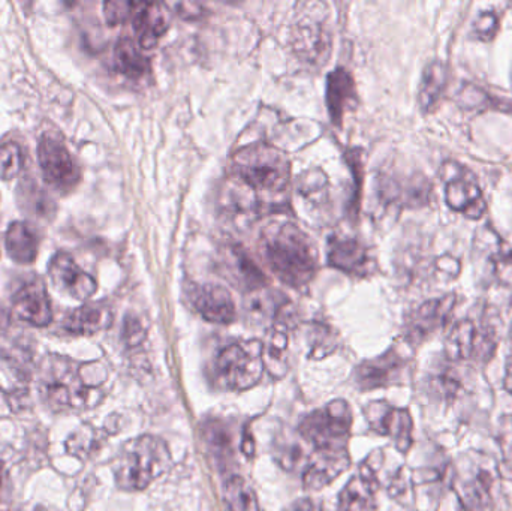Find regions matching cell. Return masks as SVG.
Listing matches in <instances>:
<instances>
[{"label":"cell","instance_id":"obj_13","mask_svg":"<svg viewBox=\"0 0 512 511\" xmlns=\"http://www.w3.org/2000/svg\"><path fill=\"white\" fill-rule=\"evenodd\" d=\"M291 41L295 54L304 62L321 66L330 56V30L315 18L306 17L295 23Z\"/></svg>","mask_w":512,"mask_h":511},{"label":"cell","instance_id":"obj_12","mask_svg":"<svg viewBox=\"0 0 512 511\" xmlns=\"http://www.w3.org/2000/svg\"><path fill=\"white\" fill-rule=\"evenodd\" d=\"M12 312L30 326L47 327L53 321L50 296L41 279H29L15 291Z\"/></svg>","mask_w":512,"mask_h":511},{"label":"cell","instance_id":"obj_36","mask_svg":"<svg viewBox=\"0 0 512 511\" xmlns=\"http://www.w3.org/2000/svg\"><path fill=\"white\" fill-rule=\"evenodd\" d=\"M135 2H107L104 5L105 20L110 26L131 21Z\"/></svg>","mask_w":512,"mask_h":511},{"label":"cell","instance_id":"obj_42","mask_svg":"<svg viewBox=\"0 0 512 511\" xmlns=\"http://www.w3.org/2000/svg\"><path fill=\"white\" fill-rule=\"evenodd\" d=\"M242 452L249 458L255 455V441L249 434H243Z\"/></svg>","mask_w":512,"mask_h":511},{"label":"cell","instance_id":"obj_37","mask_svg":"<svg viewBox=\"0 0 512 511\" xmlns=\"http://www.w3.org/2000/svg\"><path fill=\"white\" fill-rule=\"evenodd\" d=\"M499 29L498 17L493 11L481 12L478 17L477 23L474 24L475 35L484 41H490L495 38L496 32Z\"/></svg>","mask_w":512,"mask_h":511},{"label":"cell","instance_id":"obj_2","mask_svg":"<svg viewBox=\"0 0 512 511\" xmlns=\"http://www.w3.org/2000/svg\"><path fill=\"white\" fill-rule=\"evenodd\" d=\"M259 251L268 269L292 288L309 284L318 270L316 246L291 222L268 225L259 239Z\"/></svg>","mask_w":512,"mask_h":511},{"label":"cell","instance_id":"obj_14","mask_svg":"<svg viewBox=\"0 0 512 511\" xmlns=\"http://www.w3.org/2000/svg\"><path fill=\"white\" fill-rule=\"evenodd\" d=\"M198 314L213 324H230L236 320V305L227 288L219 284L197 285L191 294Z\"/></svg>","mask_w":512,"mask_h":511},{"label":"cell","instance_id":"obj_19","mask_svg":"<svg viewBox=\"0 0 512 511\" xmlns=\"http://www.w3.org/2000/svg\"><path fill=\"white\" fill-rule=\"evenodd\" d=\"M328 263L349 275L364 276L372 270L366 246L357 239L334 237L328 246Z\"/></svg>","mask_w":512,"mask_h":511},{"label":"cell","instance_id":"obj_10","mask_svg":"<svg viewBox=\"0 0 512 511\" xmlns=\"http://www.w3.org/2000/svg\"><path fill=\"white\" fill-rule=\"evenodd\" d=\"M366 417L373 431L390 437L399 452L406 453L411 449L414 422L408 410L379 401L367 405Z\"/></svg>","mask_w":512,"mask_h":511},{"label":"cell","instance_id":"obj_7","mask_svg":"<svg viewBox=\"0 0 512 511\" xmlns=\"http://www.w3.org/2000/svg\"><path fill=\"white\" fill-rule=\"evenodd\" d=\"M496 348V332L492 323L465 318L456 323L447 338L448 357L454 362L489 359Z\"/></svg>","mask_w":512,"mask_h":511},{"label":"cell","instance_id":"obj_22","mask_svg":"<svg viewBox=\"0 0 512 511\" xmlns=\"http://www.w3.org/2000/svg\"><path fill=\"white\" fill-rule=\"evenodd\" d=\"M378 479L369 467L363 465L361 473L349 480L339 497V511H376Z\"/></svg>","mask_w":512,"mask_h":511},{"label":"cell","instance_id":"obj_33","mask_svg":"<svg viewBox=\"0 0 512 511\" xmlns=\"http://www.w3.org/2000/svg\"><path fill=\"white\" fill-rule=\"evenodd\" d=\"M24 161L26 158L20 144L11 143V141L0 144V179L8 182L20 176Z\"/></svg>","mask_w":512,"mask_h":511},{"label":"cell","instance_id":"obj_16","mask_svg":"<svg viewBox=\"0 0 512 511\" xmlns=\"http://www.w3.org/2000/svg\"><path fill=\"white\" fill-rule=\"evenodd\" d=\"M132 26L137 33V44L143 50L155 47L170 27L171 15L164 3H135Z\"/></svg>","mask_w":512,"mask_h":511},{"label":"cell","instance_id":"obj_17","mask_svg":"<svg viewBox=\"0 0 512 511\" xmlns=\"http://www.w3.org/2000/svg\"><path fill=\"white\" fill-rule=\"evenodd\" d=\"M403 369H405V362L396 353L390 351L378 359L361 363L355 369L354 381L358 389L370 392V390L381 389L396 383Z\"/></svg>","mask_w":512,"mask_h":511},{"label":"cell","instance_id":"obj_15","mask_svg":"<svg viewBox=\"0 0 512 511\" xmlns=\"http://www.w3.org/2000/svg\"><path fill=\"white\" fill-rule=\"evenodd\" d=\"M456 302V296L448 294V296L423 303L409 317L408 324H406L408 338L414 342H421L436 330L441 329L450 318L451 312L454 311Z\"/></svg>","mask_w":512,"mask_h":511},{"label":"cell","instance_id":"obj_25","mask_svg":"<svg viewBox=\"0 0 512 511\" xmlns=\"http://www.w3.org/2000/svg\"><path fill=\"white\" fill-rule=\"evenodd\" d=\"M17 201L20 209L32 218L51 221L56 215L57 207L53 198L30 177L21 180L18 185Z\"/></svg>","mask_w":512,"mask_h":511},{"label":"cell","instance_id":"obj_34","mask_svg":"<svg viewBox=\"0 0 512 511\" xmlns=\"http://www.w3.org/2000/svg\"><path fill=\"white\" fill-rule=\"evenodd\" d=\"M310 357L312 359H324L330 356L337 347L336 336L328 327L315 324L310 330Z\"/></svg>","mask_w":512,"mask_h":511},{"label":"cell","instance_id":"obj_5","mask_svg":"<svg viewBox=\"0 0 512 511\" xmlns=\"http://www.w3.org/2000/svg\"><path fill=\"white\" fill-rule=\"evenodd\" d=\"M348 402L336 399L301 420L298 435L315 450H346L352 428Z\"/></svg>","mask_w":512,"mask_h":511},{"label":"cell","instance_id":"obj_27","mask_svg":"<svg viewBox=\"0 0 512 511\" xmlns=\"http://www.w3.org/2000/svg\"><path fill=\"white\" fill-rule=\"evenodd\" d=\"M117 69L131 80H141L150 74V60L144 56L140 45L129 38L117 42L114 50Z\"/></svg>","mask_w":512,"mask_h":511},{"label":"cell","instance_id":"obj_39","mask_svg":"<svg viewBox=\"0 0 512 511\" xmlns=\"http://www.w3.org/2000/svg\"><path fill=\"white\" fill-rule=\"evenodd\" d=\"M146 338V330L141 326L137 318H126L125 326H123V339L129 347L141 344V341Z\"/></svg>","mask_w":512,"mask_h":511},{"label":"cell","instance_id":"obj_32","mask_svg":"<svg viewBox=\"0 0 512 511\" xmlns=\"http://www.w3.org/2000/svg\"><path fill=\"white\" fill-rule=\"evenodd\" d=\"M227 511H261L254 489L239 476H233L224 488Z\"/></svg>","mask_w":512,"mask_h":511},{"label":"cell","instance_id":"obj_4","mask_svg":"<svg viewBox=\"0 0 512 511\" xmlns=\"http://www.w3.org/2000/svg\"><path fill=\"white\" fill-rule=\"evenodd\" d=\"M231 168L246 186L258 192L279 194L291 182L288 156L270 144L255 143L237 150Z\"/></svg>","mask_w":512,"mask_h":511},{"label":"cell","instance_id":"obj_9","mask_svg":"<svg viewBox=\"0 0 512 511\" xmlns=\"http://www.w3.org/2000/svg\"><path fill=\"white\" fill-rule=\"evenodd\" d=\"M475 255L490 282L512 284V234L501 237L492 228L484 227L475 240Z\"/></svg>","mask_w":512,"mask_h":511},{"label":"cell","instance_id":"obj_30","mask_svg":"<svg viewBox=\"0 0 512 511\" xmlns=\"http://www.w3.org/2000/svg\"><path fill=\"white\" fill-rule=\"evenodd\" d=\"M286 351H288V336L285 330H273L270 341L262 348V360H264L265 371L274 380H282L288 372Z\"/></svg>","mask_w":512,"mask_h":511},{"label":"cell","instance_id":"obj_20","mask_svg":"<svg viewBox=\"0 0 512 511\" xmlns=\"http://www.w3.org/2000/svg\"><path fill=\"white\" fill-rule=\"evenodd\" d=\"M357 86L346 68L334 69L327 77V107L331 122L342 126L343 117L357 104Z\"/></svg>","mask_w":512,"mask_h":511},{"label":"cell","instance_id":"obj_29","mask_svg":"<svg viewBox=\"0 0 512 511\" xmlns=\"http://www.w3.org/2000/svg\"><path fill=\"white\" fill-rule=\"evenodd\" d=\"M430 186L426 179H408L399 182L396 179H385L382 182V194L388 201L402 203L403 206H421L429 197Z\"/></svg>","mask_w":512,"mask_h":511},{"label":"cell","instance_id":"obj_31","mask_svg":"<svg viewBox=\"0 0 512 511\" xmlns=\"http://www.w3.org/2000/svg\"><path fill=\"white\" fill-rule=\"evenodd\" d=\"M230 428L222 422H210L204 426V440L213 458L224 467L233 458L234 441Z\"/></svg>","mask_w":512,"mask_h":511},{"label":"cell","instance_id":"obj_28","mask_svg":"<svg viewBox=\"0 0 512 511\" xmlns=\"http://www.w3.org/2000/svg\"><path fill=\"white\" fill-rule=\"evenodd\" d=\"M448 72L444 63L435 60L424 68L418 90V104L421 110L430 111L436 107L447 87Z\"/></svg>","mask_w":512,"mask_h":511},{"label":"cell","instance_id":"obj_1","mask_svg":"<svg viewBox=\"0 0 512 511\" xmlns=\"http://www.w3.org/2000/svg\"><path fill=\"white\" fill-rule=\"evenodd\" d=\"M108 372L102 363H75L62 356L44 360L38 372V392L44 404L56 413L89 410L104 398Z\"/></svg>","mask_w":512,"mask_h":511},{"label":"cell","instance_id":"obj_43","mask_svg":"<svg viewBox=\"0 0 512 511\" xmlns=\"http://www.w3.org/2000/svg\"><path fill=\"white\" fill-rule=\"evenodd\" d=\"M8 324H9L8 314H6L5 309H3L2 306H0V333H2L3 330H5L6 327H8Z\"/></svg>","mask_w":512,"mask_h":511},{"label":"cell","instance_id":"obj_8","mask_svg":"<svg viewBox=\"0 0 512 511\" xmlns=\"http://www.w3.org/2000/svg\"><path fill=\"white\" fill-rule=\"evenodd\" d=\"M38 161L44 179L56 191L68 194L80 183L81 171L71 152L57 138L44 135L39 141Z\"/></svg>","mask_w":512,"mask_h":511},{"label":"cell","instance_id":"obj_26","mask_svg":"<svg viewBox=\"0 0 512 511\" xmlns=\"http://www.w3.org/2000/svg\"><path fill=\"white\" fill-rule=\"evenodd\" d=\"M224 263L228 275L231 276V282L239 285L242 290L255 293L267 285L264 273L256 267L254 261L245 252L231 249L230 252H227Z\"/></svg>","mask_w":512,"mask_h":511},{"label":"cell","instance_id":"obj_40","mask_svg":"<svg viewBox=\"0 0 512 511\" xmlns=\"http://www.w3.org/2000/svg\"><path fill=\"white\" fill-rule=\"evenodd\" d=\"M504 386L505 389H507V392H510L512 395V327L510 332V342H508V356L507 366H505Z\"/></svg>","mask_w":512,"mask_h":511},{"label":"cell","instance_id":"obj_11","mask_svg":"<svg viewBox=\"0 0 512 511\" xmlns=\"http://www.w3.org/2000/svg\"><path fill=\"white\" fill-rule=\"evenodd\" d=\"M48 276L57 290L75 300H87L96 293L98 284L84 272L71 255L57 252L48 264Z\"/></svg>","mask_w":512,"mask_h":511},{"label":"cell","instance_id":"obj_41","mask_svg":"<svg viewBox=\"0 0 512 511\" xmlns=\"http://www.w3.org/2000/svg\"><path fill=\"white\" fill-rule=\"evenodd\" d=\"M286 511H319V509L312 500L303 498V500L295 501V503Z\"/></svg>","mask_w":512,"mask_h":511},{"label":"cell","instance_id":"obj_3","mask_svg":"<svg viewBox=\"0 0 512 511\" xmlns=\"http://www.w3.org/2000/svg\"><path fill=\"white\" fill-rule=\"evenodd\" d=\"M173 459L167 443L152 435L129 441L114 462V479L123 491L138 492L149 488L170 470Z\"/></svg>","mask_w":512,"mask_h":511},{"label":"cell","instance_id":"obj_23","mask_svg":"<svg viewBox=\"0 0 512 511\" xmlns=\"http://www.w3.org/2000/svg\"><path fill=\"white\" fill-rule=\"evenodd\" d=\"M113 323V311L105 303H86L66 315L63 329L71 335L90 336L108 329Z\"/></svg>","mask_w":512,"mask_h":511},{"label":"cell","instance_id":"obj_38","mask_svg":"<svg viewBox=\"0 0 512 511\" xmlns=\"http://www.w3.org/2000/svg\"><path fill=\"white\" fill-rule=\"evenodd\" d=\"M504 464L507 470L512 473V417L502 419L501 434H499Z\"/></svg>","mask_w":512,"mask_h":511},{"label":"cell","instance_id":"obj_21","mask_svg":"<svg viewBox=\"0 0 512 511\" xmlns=\"http://www.w3.org/2000/svg\"><path fill=\"white\" fill-rule=\"evenodd\" d=\"M445 201L450 209L463 213L466 218L480 219L486 213L487 204L480 186L465 177H453L445 186Z\"/></svg>","mask_w":512,"mask_h":511},{"label":"cell","instance_id":"obj_24","mask_svg":"<svg viewBox=\"0 0 512 511\" xmlns=\"http://www.w3.org/2000/svg\"><path fill=\"white\" fill-rule=\"evenodd\" d=\"M39 237L35 225L27 221H15L9 224L5 234V248L9 258L15 263L29 266L38 257Z\"/></svg>","mask_w":512,"mask_h":511},{"label":"cell","instance_id":"obj_6","mask_svg":"<svg viewBox=\"0 0 512 511\" xmlns=\"http://www.w3.org/2000/svg\"><path fill=\"white\" fill-rule=\"evenodd\" d=\"M264 344L259 341L243 342L225 347L216 360V378L230 390H249L259 383L264 372L262 360Z\"/></svg>","mask_w":512,"mask_h":511},{"label":"cell","instance_id":"obj_44","mask_svg":"<svg viewBox=\"0 0 512 511\" xmlns=\"http://www.w3.org/2000/svg\"><path fill=\"white\" fill-rule=\"evenodd\" d=\"M3 479H5V470H3V465L0 464V492H2L3 488Z\"/></svg>","mask_w":512,"mask_h":511},{"label":"cell","instance_id":"obj_18","mask_svg":"<svg viewBox=\"0 0 512 511\" xmlns=\"http://www.w3.org/2000/svg\"><path fill=\"white\" fill-rule=\"evenodd\" d=\"M351 465L346 450H316L309 459L303 473V483L307 489H322L330 485Z\"/></svg>","mask_w":512,"mask_h":511},{"label":"cell","instance_id":"obj_35","mask_svg":"<svg viewBox=\"0 0 512 511\" xmlns=\"http://www.w3.org/2000/svg\"><path fill=\"white\" fill-rule=\"evenodd\" d=\"M99 438H96V431L90 428H80L69 437L66 443L69 455L78 456V458H87L96 452L99 447Z\"/></svg>","mask_w":512,"mask_h":511}]
</instances>
